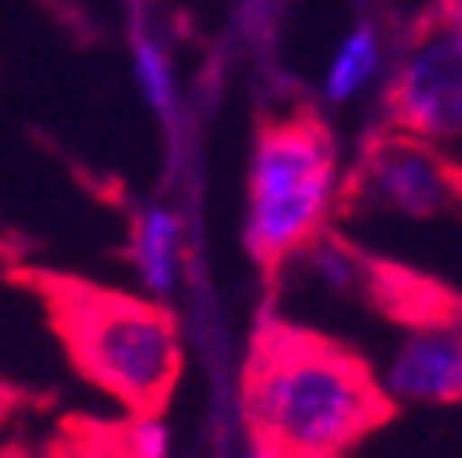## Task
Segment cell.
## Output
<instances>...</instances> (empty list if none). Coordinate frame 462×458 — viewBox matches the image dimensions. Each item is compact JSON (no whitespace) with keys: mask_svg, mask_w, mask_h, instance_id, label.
<instances>
[{"mask_svg":"<svg viewBox=\"0 0 462 458\" xmlns=\"http://www.w3.org/2000/svg\"><path fill=\"white\" fill-rule=\"evenodd\" d=\"M388 401L375 372L306 331H277L248 368L244 413L273 458H343Z\"/></svg>","mask_w":462,"mask_h":458,"instance_id":"cell-1","label":"cell"},{"mask_svg":"<svg viewBox=\"0 0 462 458\" xmlns=\"http://www.w3.org/2000/svg\"><path fill=\"white\" fill-rule=\"evenodd\" d=\"M343 194V165L330 133L310 116L269 120L256 133L244 182V244L281 265L322 239Z\"/></svg>","mask_w":462,"mask_h":458,"instance_id":"cell-2","label":"cell"},{"mask_svg":"<svg viewBox=\"0 0 462 458\" xmlns=\"http://www.w3.org/2000/svg\"><path fill=\"white\" fill-rule=\"evenodd\" d=\"M58 318L79 368L116 401L153 413L170 397L182 368V343L157 302L79 289L62 297Z\"/></svg>","mask_w":462,"mask_h":458,"instance_id":"cell-3","label":"cell"},{"mask_svg":"<svg viewBox=\"0 0 462 458\" xmlns=\"http://www.w3.org/2000/svg\"><path fill=\"white\" fill-rule=\"evenodd\" d=\"M384 99L396 133L430 145L462 136V0H450L409 42Z\"/></svg>","mask_w":462,"mask_h":458,"instance_id":"cell-4","label":"cell"},{"mask_svg":"<svg viewBox=\"0 0 462 458\" xmlns=\"http://www.w3.org/2000/svg\"><path fill=\"white\" fill-rule=\"evenodd\" d=\"M356 199L404 220H433L462 202V173L446 162L442 145L393 128L364 153L356 170Z\"/></svg>","mask_w":462,"mask_h":458,"instance_id":"cell-5","label":"cell"},{"mask_svg":"<svg viewBox=\"0 0 462 458\" xmlns=\"http://www.w3.org/2000/svg\"><path fill=\"white\" fill-rule=\"evenodd\" d=\"M380 392L388 405L421 409V405H454L462 401V314L413 318L396 334L380 363Z\"/></svg>","mask_w":462,"mask_h":458,"instance_id":"cell-6","label":"cell"},{"mask_svg":"<svg viewBox=\"0 0 462 458\" xmlns=\"http://www.w3.org/2000/svg\"><path fill=\"white\" fill-rule=\"evenodd\" d=\"M128 257L133 273L144 289V302H170L182 285L186 268V228L182 215L165 202H149L136 210L133 236H128Z\"/></svg>","mask_w":462,"mask_h":458,"instance_id":"cell-7","label":"cell"},{"mask_svg":"<svg viewBox=\"0 0 462 458\" xmlns=\"http://www.w3.org/2000/svg\"><path fill=\"white\" fill-rule=\"evenodd\" d=\"M384 75H388L384 33L372 21H359L330 50L327 70H322V96H327V104L346 107V104H356V99H364Z\"/></svg>","mask_w":462,"mask_h":458,"instance_id":"cell-8","label":"cell"},{"mask_svg":"<svg viewBox=\"0 0 462 458\" xmlns=\"http://www.w3.org/2000/svg\"><path fill=\"white\" fill-rule=\"evenodd\" d=\"M133 79L141 99L149 104V112L157 120H173V112H178V75H173L165 46L157 38H149V33L133 38Z\"/></svg>","mask_w":462,"mask_h":458,"instance_id":"cell-9","label":"cell"},{"mask_svg":"<svg viewBox=\"0 0 462 458\" xmlns=\"http://www.w3.org/2000/svg\"><path fill=\"white\" fill-rule=\"evenodd\" d=\"M128 450L133 458H170V425L157 413H136L128 430Z\"/></svg>","mask_w":462,"mask_h":458,"instance_id":"cell-10","label":"cell"}]
</instances>
